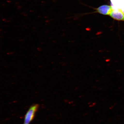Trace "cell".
<instances>
[{
    "instance_id": "6da1fadb",
    "label": "cell",
    "mask_w": 124,
    "mask_h": 124,
    "mask_svg": "<svg viewBox=\"0 0 124 124\" xmlns=\"http://www.w3.org/2000/svg\"><path fill=\"white\" fill-rule=\"evenodd\" d=\"M39 107L38 104L32 105L29 108L25 116L24 123L29 124L33 120L36 113Z\"/></svg>"
},
{
    "instance_id": "7a4b0ae2",
    "label": "cell",
    "mask_w": 124,
    "mask_h": 124,
    "mask_svg": "<svg viewBox=\"0 0 124 124\" xmlns=\"http://www.w3.org/2000/svg\"><path fill=\"white\" fill-rule=\"evenodd\" d=\"M109 16L114 19L124 21V13L121 9H113Z\"/></svg>"
},
{
    "instance_id": "3957f363",
    "label": "cell",
    "mask_w": 124,
    "mask_h": 124,
    "mask_svg": "<svg viewBox=\"0 0 124 124\" xmlns=\"http://www.w3.org/2000/svg\"><path fill=\"white\" fill-rule=\"evenodd\" d=\"M96 12L99 13L104 15H109L113 10L111 6L104 5L101 6L96 9Z\"/></svg>"
},
{
    "instance_id": "277c9868",
    "label": "cell",
    "mask_w": 124,
    "mask_h": 124,
    "mask_svg": "<svg viewBox=\"0 0 124 124\" xmlns=\"http://www.w3.org/2000/svg\"><path fill=\"white\" fill-rule=\"evenodd\" d=\"M121 10L124 13V0H123Z\"/></svg>"
},
{
    "instance_id": "5b68a950",
    "label": "cell",
    "mask_w": 124,
    "mask_h": 124,
    "mask_svg": "<svg viewBox=\"0 0 124 124\" xmlns=\"http://www.w3.org/2000/svg\"></svg>"
}]
</instances>
